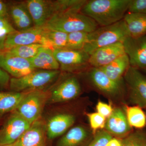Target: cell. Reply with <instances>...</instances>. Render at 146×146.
<instances>
[{
    "label": "cell",
    "instance_id": "1",
    "mask_svg": "<svg viewBox=\"0 0 146 146\" xmlns=\"http://www.w3.org/2000/svg\"><path fill=\"white\" fill-rule=\"evenodd\" d=\"M130 2L131 0L87 1L81 12L100 27L107 26L123 19Z\"/></svg>",
    "mask_w": 146,
    "mask_h": 146
},
{
    "label": "cell",
    "instance_id": "2",
    "mask_svg": "<svg viewBox=\"0 0 146 146\" xmlns=\"http://www.w3.org/2000/svg\"><path fill=\"white\" fill-rule=\"evenodd\" d=\"M129 36L127 27L123 19L110 25L100 27L89 33L83 50L90 55L102 47L123 42Z\"/></svg>",
    "mask_w": 146,
    "mask_h": 146
},
{
    "label": "cell",
    "instance_id": "3",
    "mask_svg": "<svg viewBox=\"0 0 146 146\" xmlns=\"http://www.w3.org/2000/svg\"><path fill=\"white\" fill-rule=\"evenodd\" d=\"M42 27L64 32L67 33L77 31L90 33L98 25L91 18L81 12L57 14L53 16Z\"/></svg>",
    "mask_w": 146,
    "mask_h": 146
},
{
    "label": "cell",
    "instance_id": "4",
    "mask_svg": "<svg viewBox=\"0 0 146 146\" xmlns=\"http://www.w3.org/2000/svg\"><path fill=\"white\" fill-rule=\"evenodd\" d=\"M61 74L60 70H36L19 78H11L9 89L18 93L48 89L56 82Z\"/></svg>",
    "mask_w": 146,
    "mask_h": 146
},
{
    "label": "cell",
    "instance_id": "5",
    "mask_svg": "<svg viewBox=\"0 0 146 146\" xmlns=\"http://www.w3.org/2000/svg\"><path fill=\"white\" fill-rule=\"evenodd\" d=\"M48 98V89L24 92L21 101L13 111L32 124L42 119Z\"/></svg>",
    "mask_w": 146,
    "mask_h": 146
},
{
    "label": "cell",
    "instance_id": "6",
    "mask_svg": "<svg viewBox=\"0 0 146 146\" xmlns=\"http://www.w3.org/2000/svg\"><path fill=\"white\" fill-rule=\"evenodd\" d=\"M59 78L48 89L47 105L70 101L76 98L81 94V86L75 76H68L60 79Z\"/></svg>",
    "mask_w": 146,
    "mask_h": 146
},
{
    "label": "cell",
    "instance_id": "7",
    "mask_svg": "<svg viewBox=\"0 0 146 146\" xmlns=\"http://www.w3.org/2000/svg\"><path fill=\"white\" fill-rule=\"evenodd\" d=\"M53 54L59 64L61 72L78 73L90 67L89 63L90 55L83 50L56 49L54 50Z\"/></svg>",
    "mask_w": 146,
    "mask_h": 146
},
{
    "label": "cell",
    "instance_id": "8",
    "mask_svg": "<svg viewBox=\"0 0 146 146\" xmlns=\"http://www.w3.org/2000/svg\"><path fill=\"white\" fill-rule=\"evenodd\" d=\"M131 104L146 108V76L138 68L130 67L123 76Z\"/></svg>",
    "mask_w": 146,
    "mask_h": 146
},
{
    "label": "cell",
    "instance_id": "9",
    "mask_svg": "<svg viewBox=\"0 0 146 146\" xmlns=\"http://www.w3.org/2000/svg\"><path fill=\"white\" fill-rule=\"evenodd\" d=\"M39 44L49 48L53 51V47L45 37L42 27H33L31 28L13 32L6 37L4 50L10 49L13 47L21 45Z\"/></svg>",
    "mask_w": 146,
    "mask_h": 146
},
{
    "label": "cell",
    "instance_id": "10",
    "mask_svg": "<svg viewBox=\"0 0 146 146\" xmlns=\"http://www.w3.org/2000/svg\"><path fill=\"white\" fill-rule=\"evenodd\" d=\"M31 124L13 111L0 127V146L15 143Z\"/></svg>",
    "mask_w": 146,
    "mask_h": 146
},
{
    "label": "cell",
    "instance_id": "11",
    "mask_svg": "<svg viewBox=\"0 0 146 146\" xmlns=\"http://www.w3.org/2000/svg\"><path fill=\"white\" fill-rule=\"evenodd\" d=\"M88 77L93 86L100 92L110 98L119 97L123 94V82L112 80L100 68H91Z\"/></svg>",
    "mask_w": 146,
    "mask_h": 146
},
{
    "label": "cell",
    "instance_id": "12",
    "mask_svg": "<svg viewBox=\"0 0 146 146\" xmlns=\"http://www.w3.org/2000/svg\"><path fill=\"white\" fill-rule=\"evenodd\" d=\"M0 68L14 78H19L36 70L29 60L9 53L6 50L0 51Z\"/></svg>",
    "mask_w": 146,
    "mask_h": 146
},
{
    "label": "cell",
    "instance_id": "13",
    "mask_svg": "<svg viewBox=\"0 0 146 146\" xmlns=\"http://www.w3.org/2000/svg\"><path fill=\"white\" fill-rule=\"evenodd\" d=\"M46 125L47 137L52 140L60 137L66 133L74 124L75 115L64 112H57L52 113L44 119Z\"/></svg>",
    "mask_w": 146,
    "mask_h": 146
},
{
    "label": "cell",
    "instance_id": "14",
    "mask_svg": "<svg viewBox=\"0 0 146 146\" xmlns=\"http://www.w3.org/2000/svg\"><path fill=\"white\" fill-rule=\"evenodd\" d=\"M130 66L142 69L146 68V36L138 38L128 36L123 42Z\"/></svg>",
    "mask_w": 146,
    "mask_h": 146
},
{
    "label": "cell",
    "instance_id": "15",
    "mask_svg": "<svg viewBox=\"0 0 146 146\" xmlns=\"http://www.w3.org/2000/svg\"><path fill=\"white\" fill-rule=\"evenodd\" d=\"M46 125L44 119L33 123L14 143L15 146H48Z\"/></svg>",
    "mask_w": 146,
    "mask_h": 146
},
{
    "label": "cell",
    "instance_id": "16",
    "mask_svg": "<svg viewBox=\"0 0 146 146\" xmlns=\"http://www.w3.org/2000/svg\"><path fill=\"white\" fill-rule=\"evenodd\" d=\"M123 42H118L98 49L90 55L91 68H101L125 54Z\"/></svg>",
    "mask_w": 146,
    "mask_h": 146
},
{
    "label": "cell",
    "instance_id": "17",
    "mask_svg": "<svg viewBox=\"0 0 146 146\" xmlns=\"http://www.w3.org/2000/svg\"><path fill=\"white\" fill-rule=\"evenodd\" d=\"M34 27H42L55 14L54 1L28 0L26 1Z\"/></svg>",
    "mask_w": 146,
    "mask_h": 146
},
{
    "label": "cell",
    "instance_id": "18",
    "mask_svg": "<svg viewBox=\"0 0 146 146\" xmlns=\"http://www.w3.org/2000/svg\"><path fill=\"white\" fill-rule=\"evenodd\" d=\"M104 128L112 136L119 139L124 138L132 131L125 110L119 108L113 109L112 114L106 120Z\"/></svg>",
    "mask_w": 146,
    "mask_h": 146
},
{
    "label": "cell",
    "instance_id": "19",
    "mask_svg": "<svg viewBox=\"0 0 146 146\" xmlns=\"http://www.w3.org/2000/svg\"><path fill=\"white\" fill-rule=\"evenodd\" d=\"M93 137L86 127L76 125L62 135L55 146H88Z\"/></svg>",
    "mask_w": 146,
    "mask_h": 146
},
{
    "label": "cell",
    "instance_id": "20",
    "mask_svg": "<svg viewBox=\"0 0 146 146\" xmlns=\"http://www.w3.org/2000/svg\"><path fill=\"white\" fill-rule=\"evenodd\" d=\"M9 13L19 31L26 30L34 26L25 1L12 5L9 9Z\"/></svg>",
    "mask_w": 146,
    "mask_h": 146
},
{
    "label": "cell",
    "instance_id": "21",
    "mask_svg": "<svg viewBox=\"0 0 146 146\" xmlns=\"http://www.w3.org/2000/svg\"><path fill=\"white\" fill-rule=\"evenodd\" d=\"M29 60L36 70H60V66L54 57L53 51L47 47H43L35 56Z\"/></svg>",
    "mask_w": 146,
    "mask_h": 146
},
{
    "label": "cell",
    "instance_id": "22",
    "mask_svg": "<svg viewBox=\"0 0 146 146\" xmlns=\"http://www.w3.org/2000/svg\"><path fill=\"white\" fill-rule=\"evenodd\" d=\"M130 66L127 55L121 56L109 64L100 68L109 78L117 82H123V76Z\"/></svg>",
    "mask_w": 146,
    "mask_h": 146
},
{
    "label": "cell",
    "instance_id": "23",
    "mask_svg": "<svg viewBox=\"0 0 146 146\" xmlns=\"http://www.w3.org/2000/svg\"><path fill=\"white\" fill-rule=\"evenodd\" d=\"M123 20L127 27L129 36L138 38L145 36L146 14L127 12Z\"/></svg>",
    "mask_w": 146,
    "mask_h": 146
},
{
    "label": "cell",
    "instance_id": "24",
    "mask_svg": "<svg viewBox=\"0 0 146 146\" xmlns=\"http://www.w3.org/2000/svg\"><path fill=\"white\" fill-rule=\"evenodd\" d=\"M23 94L11 91H0V120L15 110Z\"/></svg>",
    "mask_w": 146,
    "mask_h": 146
},
{
    "label": "cell",
    "instance_id": "25",
    "mask_svg": "<svg viewBox=\"0 0 146 146\" xmlns=\"http://www.w3.org/2000/svg\"><path fill=\"white\" fill-rule=\"evenodd\" d=\"M125 112L131 127L142 129L146 126V115L142 108L137 106H125Z\"/></svg>",
    "mask_w": 146,
    "mask_h": 146
},
{
    "label": "cell",
    "instance_id": "26",
    "mask_svg": "<svg viewBox=\"0 0 146 146\" xmlns=\"http://www.w3.org/2000/svg\"><path fill=\"white\" fill-rule=\"evenodd\" d=\"M42 28L45 37L52 45L54 50L66 48L68 33L59 31Z\"/></svg>",
    "mask_w": 146,
    "mask_h": 146
},
{
    "label": "cell",
    "instance_id": "27",
    "mask_svg": "<svg viewBox=\"0 0 146 146\" xmlns=\"http://www.w3.org/2000/svg\"><path fill=\"white\" fill-rule=\"evenodd\" d=\"M44 47L39 44L21 45L6 50L13 55L29 60L35 56Z\"/></svg>",
    "mask_w": 146,
    "mask_h": 146
},
{
    "label": "cell",
    "instance_id": "28",
    "mask_svg": "<svg viewBox=\"0 0 146 146\" xmlns=\"http://www.w3.org/2000/svg\"><path fill=\"white\" fill-rule=\"evenodd\" d=\"M89 33L74 32L68 33L67 45L65 48L73 50H83L88 39Z\"/></svg>",
    "mask_w": 146,
    "mask_h": 146
},
{
    "label": "cell",
    "instance_id": "29",
    "mask_svg": "<svg viewBox=\"0 0 146 146\" xmlns=\"http://www.w3.org/2000/svg\"><path fill=\"white\" fill-rule=\"evenodd\" d=\"M121 146H146V131L138 129L121 139Z\"/></svg>",
    "mask_w": 146,
    "mask_h": 146
},
{
    "label": "cell",
    "instance_id": "30",
    "mask_svg": "<svg viewBox=\"0 0 146 146\" xmlns=\"http://www.w3.org/2000/svg\"><path fill=\"white\" fill-rule=\"evenodd\" d=\"M89 124L94 135L100 129L104 128L106 122V118L98 112L88 113L87 114Z\"/></svg>",
    "mask_w": 146,
    "mask_h": 146
},
{
    "label": "cell",
    "instance_id": "31",
    "mask_svg": "<svg viewBox=\"0 0 146 146\" xmlns=\"http://www.w3.org/2000/svg\"><path fill=\"white\" fill-rule=\"evenodd\" d=\"M113 136L105 129L97 131L88 146H106Z\"/></svg>",
    "mask_w": 146,
    "mask_h": 146
},
{
    "label": "cell",
    "instance_id": "32",
    "mask_svg": "<svg viewBox=\"0 0 146 146\" xmlns=\"http://www.w3.org/2000/svg\"><path fill=\"white\" fill-rule=\"evenodd\" d=\"M127 12L146 15V0H131Z\"/></svg>",
    "mask_w": 146,
    "mask_h": 146
},
{
    "label": "cell",
    "instance_id": "33",
    "mask_svg": "<svg viewBox=\"0 0 146 146\" xmlns=\"http://www.w3.org/2000/svg\"><path fill=\"white\" fill-rule=\"evenodd\" d=\"M16 31L8 20L0 19V38H6L9 34Z\"/></svg>",
    "mask_w": 146,
    "mask_h": 146
},
{
    "label": "cell",
    "instance_id": "34",
    "mask_svg": "<svg viewBox=\"0 0 146 146\" xmlns=\"http://www.w3.org/2000/svg\"><path fill=\"white\" fill-rule=\"evenodd\" d=\"M96 108L97 112L106 119L109 117L113 112V108L110 104L102 101L98 102Z\"/></svg>",
    "mask_w": 146,
    "mask_h": 146
},
{
    "label": "cell",
    "instance_id": "35",
    "mask_svg": "<svg viewBox=\"0 0 146 146\" xmlns=\"http://www.w3.org/2000/svg\"><path fill=\"white\" fill-rule=\"evenodd\" d=\"M10 79L8 73L0 68V90L9 88Z\"/></svg>",
    "mask_w": 146,
    "mask_h": 146
},
{
    "label": "cell",
    "instance_id": "36",
    "mask_svg": "<svg viewBox=\"0 0 146 146\" xmlns=\"http://www.w3.org/2000/svg\"><path fill=\"white\" fill-rule=\"evenodd\" d=\"M8 10L6 5L0 1V19L8 20Z\"/></svg>",
    "mask_w": 146,
    "mask_h": 146
},
{
    "label": "cell",
    "instance_id": "37",
    "mask_svg": "<svg viewBox=\"0 0 146 146\" xmlns=\"http://www.w3.org/2000/svg\"><path fill=\"white\" fill-rule=\"evenodd\" d=\"M106 146H121V139L117 138H112Z\"/></svg>",
    "mask_w": 146,
    "mask_h": 146
},
{
    "label": "cell",
    "instance_id": "38",
    "mask_svg": "<svg viewBox=\"0 0 146 146\" xmlns=\"http://www.w3.org/2000/svg\"><path fill=\"white\" fill-rule=\"evenodd\" d=\"M5 38H0V51L4 50V44Z\"/></svg>",
    "mask_w": 146,
    "mask_h": 146
},
{
    "label": "cell",
    "instance_id": "39",
    "mask_svg": "<svg viewBox=\"0 0 146 146\" xmlns=\"http://www.w3.org/2000/svg\"><path fill=\"white\" fill-rule=\"evenodd\" d=\"M2 146H15L14 144H11V145H4Z\"/></svg>",
    "mask_w": 146,
    "mask_h": 146
},
{
    "label": "cell",
    "instance_id": "40",
    "mask_svg": "<svg viewBox=\"0 0 146 146\" xmlns=\"http://www.w3.org/2000/svg\"><path fill=\"white\" fill-rule=\"evenodd\" d=\"M143 70L145 71V72L146 73V68H145V69H143Z\"/></svg>",
    "mask_w": 146,
    "mask_h": 146
}]
</instances>
